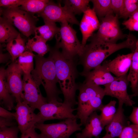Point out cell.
Returning <instances> with one entry per match:
<instances>
[{"mask_svg": "<svg viewBox=\"0 0 138 138\" xmlns=\"http://www.w3.org/2000/svg\"><path fill=\"white\" fill-rule=\"evenodd\" d=\"M59 49L55 45L54 48H50L49 55L54 62L58 83L64 97L63 102L73 108L77 104L76 94L78 85L76 80L79 74L77 68L78 61L77 59L66 58Z\"/></svg>", "mask_w": 138, "mask_h": 138, "instance_id": "obj_1", "label": "cell"}, {"mask_svg": "<svg viewBox=\"0 0 138 138\" xmlns=\"http://www.w3.org/2000/svg\"><path fill=\"white\" fill-rule=\"evenodd\" d=\"M137 40L131 34L124 41L118 43L106 42L91 37L79 57L78 64L82 65L83 73L89 72L101 65L108 57L120 50L128 48L133 52Z\"/></svg>", "mask_w": 138, "mask_h": 138, "instance_id": "obj_2", "label": "cell"}, {"mask_svg": "<svg viewBox=\"0 0 138 138\" xmlns=\"http://www.w3.org/2000/svg\"><path fill=\"white\" fill-rule=\"evenodd\" d=\"M35 68L31 72L32 77L39 87L41 85L45 91L47 102L58 103L62 102L60 94L62 93L57 86L58 83L56 69L53 59L50 55L45 58L35 55Z\"/></svg>", "mask_w": 138, "mask_h": 138, "instance_id": "obj_3", "label": "cell"}, {"mask_svg": "<svg viewBox=\"0 0 138 138\" xmlns=\"http://www.w3.org/2000/svg\"><path fill=\"white\" fill-rule=\"evenodd\" d=\"M61 41L57 39L56 45L62 50L61 52L66 58L74 59L79 57L84 47L78 40L76 32L67 22L61 23L60 30Z\"/></svg>", "mask_w": 138, "mask_h": 138, "instance_id": "obj_4", "label": "cell"}, {"mask_svg": "<svg viewBox=\"0 0 138 138\" xmlns=\"http://www.w3.org/2000/svg\"><path fill=\"white\" fill-rule=\"evenodd\" d=\"M0 13L12 25L15 26L24 36L28 37L34 34L36 17L20 8L19 7L7 9L0 8Z\"/></svg>", "mask_w": 138, "mask_h": 138, "instance_id": "obj_5", "label": "cell"}, {"mask_svg": "<svg viewBox=\"0 0 138 138\" xmlns=\"http://www.w3.org/2000/svg\"><path fill=\"white\" fill-rule=\"evenodd\" d=\"M77 119H67L59 122L51 124L36 123V129L39 130L44 138H69L75 132L82 130Z\"/></svg>", "mask_w": 138, "mask_h": 138, "instance_id": "obj_6", "label": "cell"}, {"mask_svg": "<svg viewBox=\"0 0 138 138\" xmlns=\"http://www.w3.org/2000/svg\"><path fill=\"white\" fill-rule=\"evenodd\" d=\"M118 17V15L113 14L100 19L101 22L98 31L92 37L113 44L116 43L120 39L127 38L130 34L123 33L120 27Z\"/></svg>", "mask_w": 138, "mask_h": 138, "instance_id": "obj_7", "label": "cell"}, {"mask_svg": "<svg viewBox=\"0 0 138 138\" xmlns=\"http://www.w3.org/2000/svg\"><path fill=\"white\" fill-rule=\"evenodd\" d=\"M39 110V112L37 114L39 121L38 123H44L45 121L51 120L77 119L76 115L73 113L76 108L63 102H47L42 105Z\"/></svg>", "mask_w": 138, "mask_h": 138, "instance_id": "obj_8", "label": "cell"}, {"mask_svg": "<svg viewBox=\"0 0 138 138\" xmlns=\"http://www.w3.org/2000/svg\"><path fill=\"white\" fill-rule=\"evenodd\" d=\"M37 15L42 18L44 22H67L77 25L80 24L75 15L65 6L51 1L49 0L43 10Z\"/></svg>", "mask_w": 138, "mask_h": 138, "instance_id": "obj_9", "label": "cell"}, {"mask_svg": "<svg viewBox=\"0 0 138 138\" xmlns=\"http://www.w3.org/2000/svg\"><path fill=\"white\" fill-rule=\"evenodd\" d=\"M23 72L16 61L9 65L5 69L7 86L17 102L23 101V83L21 75Z\"/></svg>", "mask_w": 138, "mask_h": 138, "instance_id": "obj_10", "label": "cell"}, {"mask_svg": "<svg viewBox=\"0 0 138 138\" xmlns=\"http://www.w3.org/2000/svg\"><path fill=\"white\" fill-rule=\"evenodd\" d=\"M23 101L34 110L39 109L48 102L46 98L42 95L39 88L33 79L30 73L23 74Z\"/></svg>", "mask_w": 138, "mask_h": 138, "instance_id": "obj_11", "label": "cell"}, {"mask_svg": "<svg viewBox=\"0 0 138 138\" xmlns=\"http://www.w3.org/2000/svg\"><path fill=\"white\" fill-rule=\"evenodd\" d=\"M125 74L117 78L112 82L105 85L104 89L105 95L116 98L118 103H122L126 106H133L135 103L132 100L127 92L130 82Z\"/></svg>", "mask_w": 138, "mask_h": 138, "instance_id": "obj_12", "label": "cell"}, {"mask_svg": "<svg viewBox=\"0 0 138 138\" xmlns=\"http://www.w3.org/2000/svg\"><path fill=\"white\" fill-rule=\"evenodd\" d=\"M15 109V119L21 133L34 126L36 123L39 122L38 115L35 114L34 110L24 101L17 102Z\"/></svg>", "mask_w": 138, "mask_h": 138, "instance_id": "obj_13", "label": "cell"}, {"mask_svg": "<svg viewBox=\"0 0 138 138\" xmlns=\"http://www.w3.org/2000/svg\"><path fill=\"white\" fill-rule=\"evenodd\" d=\"M79 74L85 78L83 83L95 86H104L113 81L117 77L111 74L104 62L102 65L91 71L84 73L81 72Z\"/></svg>", "mask_w": 138, "mask_h": 138, "instance_id": "obj_14", "label": "cell"}, {"mask_svg": "<svg viewBox=\"0 0 138 138\" xmlns=\"http://www.w3.org/2000/svg\"><path fill=\"white\" fill-rule=\"evenodd\" d=\"M83 14L79 26L82 36L81 44L84 47L88 40L93 35V32L98 29L100 23L93 9L89 7Z\"/></svg>", "mask_w": 138, "mask_h": 138, "instance_id": "obj_15", "label": "cell"}, {"mask_svg": "<svg viewBox=\"0 0 138 138\" xmlns=\"http://www.w3.org/2000/svg\"><path fill=\"white\" fill-rule=\"evenodd\" d=\"M123 105L118 103L116 112L111 121L105 127L106 133L101 138L119 137L124 128L129 125L124 113Z\"/></svg>", "mask_w": 138, "mask_h": 138, "instance_id": "obj_16", "label": "cell"}, {"mask_svg": "<svg viewBox=\"0 0 138 138\" xmlns=\"http://www.w3.org/2000/svg\"><path fill=\"white\" fill-rule=\"evenodd\" d=\"M84 128L80 132L76 134V138L98 137L104 127L101 123L99 115L96 111L88 118Z\"/></svg>", "mask_w": 138, "mask_h": 138, "instance_id": "obj_17", "label": "cell"}, {"mask_svg": "<svg viewBox=\"0 0 138 138\" xmlns=\"http://www.w3.org/2000/svg\"><path fill=\"white\" fill-rule=\"evenodd\" d=\"M133 52L126 55H119L112 60L105 61L108 69L116 77L127 74L130 69Z\"/></svg>", "mask_w": 138, "mask_h": 138, "instance_id": "obj_18", "label": "cell"}, {"mask_svg": "<svg viewBox=\"0 0 138 138\" xmlns=\"http://www.w3.org/2000/svg\"><path fill=\"white\" fill-rule=\"evenodd\" d=\"M15 98L10 93L7 87L5 76V69H0V102L6 109L11 110L15 108L14 105Z\"/></svg>", "mask_w": 138, "mask_h": 138, "instance_id": "obj_19", "label": "cell"}, {"mask_svg": "<svg viewBox=\"0 0 138 138\" xmlns=\"http://www.w3.org/2000/svg\"><path fill=\"white\" fill-rule=\"evenodd\" d=\"M46 42L40 36L35 34V36L29 39L26 43V51H34L38 55L43 56L50 49Z\"/></svg>", "mask_w": 138, "mask_h": 138, "instance_id": "obj_20", "label": "cell"}, {"mask_svg": "<svg viewBox=\"0 0 138 138\" xmlns=\"http://www.w3.org/2000/svg\"><path fill=\"white\" fill-rule=\"evenodd\" d=\"M19 33L9 21L3 17L0 18V42L8 43L16 39Z\"/></svg>", "mask_w": 138, "mask_h": 138, "instance_id": "obj_21", "label": "cell"}, {"mask_svg": "<svg viewBox=\"0 0 138 138\" xmlns=\"http://www.w3.org/2000/svg\"><path fill=\"white\" fill-rule=\"evenodd\" d=\"M25 40L22 38L19 33L17 37L7 43L6 50L10 55L12 62L26 51Z\"/></svg>", "mask_w": 138, "mask_h": 138, "instance_id": "obj_22", "label": "cell"}, {"mask_svg": "<svg viewBox=\"0 0 138 138\" xmlns=\"http://www.w3.org/2000/svg\"><path fill=\"white\" fill-rule=\"evenodd\" d=\"M44 22V25L35 28L34 34L40 36L47 42L52 39L57 34L59 33L60 28L57 26L55 22Z\"/></svg>", "mask_w": 138, "mask_h": 138, "instance_id": "obj_23", "label": "cell"}, {"mask_svg": "<svg viewBox=\"0 0 138 138\" xmlns=\"http://www.w3.org/2000/svg\"><path fill=\"white\" fill-rule=\"evenodd\" d=\"M129 70L127 78L131 83L130 87L133 92L138 84V39L136 42L135 49L133 52Z\"/></svg>", "mask_w": 138, "mask_h": 138, "instance_id": "obj_24", "label": "cell"}, {"mask_svg": "<svg viewBox=\"0 0 138 138\" xmlns=\"http://www.w3.org/2000/svg\"><path fill=\"white\" fill-rule=\"evenodd\" d=\"M116 101L111 100L106 105H103L100 109L101 113L99 115L100 121L104 128L108 124L113 118L117 111Z\"/></svg>", "mask_w": 138, "mask_h": 138, "instance_id": "obj_25", "label": "cell"}, {"mask_svg": "<svg viewBox=\"0 0 138 138\" xmlns=\"http://www.w3.org/2000/svg\"><path fill=\"white\" fill-rule=\"evenodd\" d=\"M49 0H25L20 8L33 15L40 13L44 9Z\"/></svg>", "mask_w": 138, "mask_h": 138, "instance_id": "obj_26", "label": "cell"}, {"mask_svg": "<svg viewBox=\"0 0 138 138\" xmlns=\"http://www.w3.org/2000/svg\"><path fill=\"white\" fill-rule=\"evenodd\" d=\"M90 1L93 4V9L100 19L114 14L111 8V0H92Z\"/></svg>", "mask_w": 138, "mask_h": 138, "instance_id": "obj_27", "label": "cell"}, {"mask_svg": "<svg viewBox=\"0 0 138 138\" xmlns=\"http://www.w3.org/2000/svg\"><path fill=\"white\" fill-rule=\"evenodd\" d=\"M90 0H65L63 1L65 6L75 15L84 13L89 7Z\"/></svg>", "mask_w": 138, "mask_h": 138, "instance_id": "obj_28", "label": "cell"}, {"mask_svg": "<svg viewBox=\"0 0 138 138\" xmlns=\"http://www.w3.org/2000/svg\"><path fill=\"white\" fill-rule=\"evenodd\" d=\"M35 56L32 52L26 51L18 58L17 62L24 73L30 74L34 69L33 59Z\"/></svg>", "mask_w": 138, "mask_h": 138, "instance_id": "obj_29", "label": "cell"}, {"mask_svg": "<svg viewBox=\"0 0 138 138\" xmlns=\"http://www.w3.org/2000/svg\"><path fill=\"white\" fill-rule=\"evenodd\" d=\"M138 10V0H124L123 13L120 17L126 19Z\"/></svg>", "mask_w": 138, "mask_h": 138, "instance_id": "obj_30", "label": "cell"}, {"mask_svg": "<svg viewBox=\"0 0 138 138\" xmlns=\"http://www.w3.org/2000/svg\"><path fill=\"white\" fill-rule=\"evenodd\" d=\"M119 138H138V125H129L123 130Z\"/></svg>", "mask_w": 138, "mask_h": 138, "instance_id": "obj_31", "label": "cell"}, {"mask_svg": "<svg viewBox=\"0 0 138 138\" xmlns=\"http://www.w3.org/2000/svg\"><path fill=\"white\" fill-rule=\"evenodd\" d=\"M19 130L16 126L0 128V138H19L18 135Z\"/></svg>", "mask_w": 138, "mask_h": 138, "instance_id": "obj_32", "label": "cell"}, {"mask_svg": "<svg viewBox=\"0 0 138 138\" xmlns=\"http://www.w3.org/2000/svg\"><path fill=\"white\" fill-rule=\"evenodd\" d=\"M124 0H111V6L114 14L120 17L124 9Z\"/></svg>", "mask_w": 138, "mask_h": 138, "instance_id": "obj_33", "label": "cell"}, {"mask_svg": "<svg viewBox=\"0 0 138 138\" xmlns=\"http://www.w3.org/2000/svg\"><path fill=\"white\" fill-rule=\"evenodd\" d=\"M25 0H0V6L7 9H12L21 6Z\"/></svg>", "mask_w": 138, "mask_h": 138, "instance_id": "obj_34", "label": "cell"}, {"mask_svg": "<svg viewBox=\"0 0 138 138\" xmlns=\"http://www.w3.org/2000/svg\"><path fill=\"white\" fill-rule=\"evenodd\" d=\"M35 126L21 133L20 138H44L42 135L38 134L35 130Z\"/></svg>", "mask_w": 138, "mask_h": 138, "instance_id": "obj_35", "label": "cell"}, {"mask_svg": "<svg viewBox=\"0 0 138 138\" xmlns=\"http://www.w3.org/2000/svg\"><path fill=\"white\" fill-rule=\"evenodd\" d=\"M122 24L130 31H138V20H133L128 19L124 21Z\"/></svg>", "mask_w": 138, "mask_h": 138, "instance_id": "obj_36", "label": "cell"}, {"mask_svg": "<svg viewBox=\"0 0 138 138\" xmlns=\"http://www.w3.org/2000/svg\"><path fill=\"white\" fill-rule=\"evenodd\" d=\"M15 112H11L3 107H0V117L7 119H15Z\"/></svg>", "mask_w": 138, "mask_h": 138, "instance_id": "obj_37", "label": "cell"}, {"mask_svg": "<svg viewBox=\"0 0 138 138\" xmlns=\"http://www.w3.org/2000/svg\"><path fill=\"white\" fill-rule=\"evenodd\" d=\"M13 120L0 117V128L16 126V123Z\"/></svg>", "mask_w": 138, "mask_h": 138, "instance_id": "obj_38", "label": "cell"}, {"mask_svg": "<svg viewBox=\"0 0 138 138\" xmlns=\"http://www.w3.org/2000/svg\"><path fill=\"white\" fill-rule=\"evenodd\" d=\"M128 118L133 124L138 125V107H133L132 112Z\"/></svg>", "mask_w": 138, "mask_h": 138, "instance_id": "obj_39", "label": "cell"}, {"mask_svg": "<svg viewBox=\"0 0 138 138\" xmlns=\"http://www.w3.org/2000/svg\"><path fill=\"white\" fill-rule=\"evenodd\" d=\"M2 46L0 45V63H5L8 61V60L10 59H11V56L8 52L6 53H3L2 51Z\"/></svg>", "mask_w": 138, "mask_h": 138, "instance_id": "obj_40", "label": "cell"}, {"mask_svg": "<svg viewBox=\"0 0 138 138\" xmlns=\"http://www.w3.org/2000/svg\"><path fill=\"white\" fill-rule=\"evenodd\" d=\"M129 19L133 20H138V10L133 13Z\"/></svg>", "mask_w": 138, "mask_h": 138, "instance_id": "obj_41", "label": "cell"}, {"mask_svg": "<svg viewBox=\"0 0 138 138\" xmlns=\"http://www.w3.org/2000/svg\"><path fill=\"white\" fill-rule=\"evenodd\" d=\"M133 93L132 94L129 95L131 99L134 97H138V84Z\"/></svg>", "mask_w": 138, "mask_h": 138, "instance_id": "obj_42", "label": "cell"}, {"mask_svg": "<svg viewBox=\"0 0 138 138\" xmlns=\"http://www.w3.org/2000/svg\"><path fill=\"white\" fill-rule=\"evenodd\" d=\"M99 138V137H98V138Z\"/></svg>", "mask_w": 138, "mask_h": 138, "instance_id": "obj_43", "label": "cell"}]
</instances>
